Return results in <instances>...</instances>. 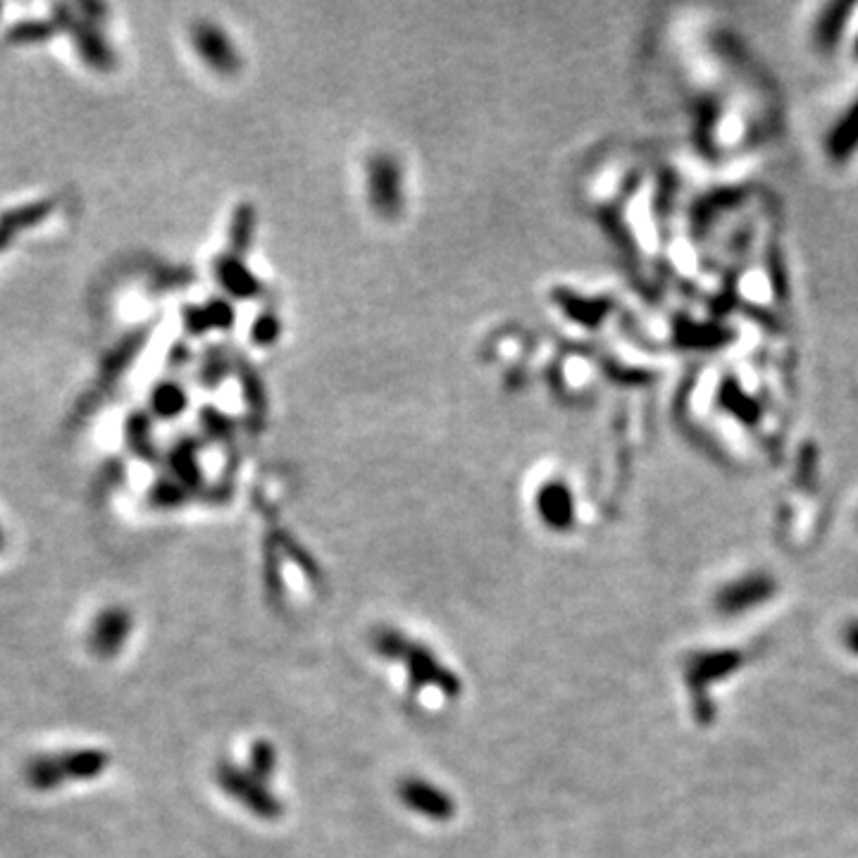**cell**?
<instances>
[{
  "instance_id": "12",
  "label": "cell",
  "mask_w": 858,
  "mask_h": 858,
  "mask_svg": "<svg viewBox=\"0 0 858 858\" xmlns=\"http://www.w3.org/2000/svg\"><path fill=\"white\" fill-rule=\"evenodd\" d=\"M844 642H847L851 654L858 656V623L847 625V632H844Z\"/></svg>"
},
{
  "instance_id": "5",
  "label": "cell",
  "mask_w": 858,
  "mask_h": 858,
  "mask_svg": "<svg viewBox=\"0 0 858 858\" xmlns=\"http://www.w3.org/2000/svg\"><path fill=\"white\" fill-rule=\"evenodd\" d=\"M217 780H220V785L227 794H232V797L239 799L246 808H251L256 816L265 820H275L282 816V804L267 792L263 782L253 780L251 775L241 773V770L225 763V766L217 768Z\"/></svg>"
},
{
  "instance_id": "6",
  "label": "cell",
  "mask_w": 858,
  "mask_h": 858,
  "mask_svg": "<svg viewBox=\"0 0 858 858\" xmlns=\"http://www.w3.org/2000/svg\"><path fill=\"white\" fill-rule=\"evenodd\" d=\"M399 799L406 804L410 811L422 813V816L446 823L456 816V804L444 789L429 785L427 780L420 777H406L399 782Z\"/></svg>"
},
{
  "instance_id": "14",
  "label": "cell",
  "mask_w": 858,
  "mask_h": 858,
  "mask_svg": "<svg viewBox=\"0 0 858 858\" xmlns=\"http://www.w3.org/2000/svg\"><path fill=\"white\" fill-rule=\"evenodd\" d=\"M0 12H3V5H0Z\"/></svg>"
},
{
  "instance_id": "4",
  "label": "cell",
  "mask_w": 858,
  "mask_h": 858,
  "mask_svg": "<svg viewBox=\"0 0 858 858\" xmlns=\"http://www.w3.org/2000/svg\"><path fill=\"white\" fill-rule=\"evenodd\" d=\"M134 618L124 606H108L93 618L89 630V651L101 661H110L122 651L132 634Z\"/></svg>"
},
{
  "instance_id": "11",
  "label": "cell",
  "mask_w": 858,
  "mask_h": 858,
  "mask_svg": "<svg viewBox=\"0 0 858 858\" xmlns=\"http://www.w3.org/2000/svg\"><path fill=\"white\" fill-rule=\"evenodd\" d=\"M277 754L275 746L270 742H256L251 751V777L258 782H265L267 777L275 773Z\"/></svg>"
},
{
  "instance_id": "10",
  "label": "cell",
  "mask_w": 858,
  "mask_h": 858,
  "mask_svg": "<svg viewBox=\"0 0 858 858\" xmlns=\"http://www.w3.org/2000/svg\"><path fill=\"white\" fill-rule=\"evenodd\" d=\"M53 24H48L46 20H24L20 24H15L8 31V41L10 43H20V46H29V43H41L48 41L53 34Z\"/></svg>"
},
{
  "instance_id": "1",
  "label": "cell",
  "mask_w": 858,
  "mask_h": 858,
  "mask_svg": "<svg viewBox=\"0 0 858 858\" xmlns=\"http://www.w3.org/2000/svg\"><path fill=\"white\" fill-rule=\"evenodd\" d=\"M110 768V754L103 749H67L55 754L31 756L24 777L34 792H55L70 782H89Z\"/></svg>"
},
{
  "instance_id": "2",
  "label": "cell",
  "mask_w": 858,
  "mask_h": 858,
  "mask_svg": "<svg viewBox=\"0 0 858 858\" xmlns=\"http://www.w3.org/2000/svg\"><path fill=\"white\" fill-rule=\"evenodd\" d=\"M744 661L746 656L742 651H730V649L701 651V654H694L687 658L685 677L694 696L696 718H699L701 723H708V720L713 718V706H711V699H708V687H711L713 682L723 680V677L735 673Z\"/></svg>"
},
{
  "instance_id": "9",
  "label": "cell",
  "mask_w": 858,
  "mask_h": 858,
  "mask_svg": "<svg viewBox=\"0 0 858 858\" xmlns=\"http://www.w3.org/2000/svg\"><path fill=\"white\" fill-rule=\"evenodd\" d=\"M539 506H542L544 520L549 522L551 527H558V530H563V527L570 525L572 506H570L568 491H563V489H558V487L544 491L542 501H539Z\"/></svg>"
},
{
  "instance_id": "7",
  "label": "cell",
  "mask_w": 858,
  "mask_h": 858,
  "mask_svg": "<svg viewBox=\"0 0 858 858\" xmlns=\"http://www.w3.org/2000/svg\"><path fill=\"white\" fill-rule=\"evenodd\" d=\"M775 594V580L766 572H754V575H746L742 580L727 584L725 589H720L715 606L720 613L725 615H739L749 608L758 606V603H766L770 596Z\"/></svg>"
},
{
  "instance_id": "13",
  "label": "cell",
  "mask_w": 858,
  "mask_h": 858,
  "mask_svg": "<svg viewBox=\"0 0 858 858\" xmlns=\"http://www.w3.org/2000/svg\"><path fill=\"white\" fill-rule=\"evenodd\" d=\"M3 549H5V532H3V525H0V553H3Z\"/></svg>"
},
{
  "instance_id": "8",
  "label": "cell",
  "mask_w": 858,
  "mask_h": 858,
  "mask_svg": "<svg viewBox=\"0 0 858 858\" xmlns=\"http://www.w3.org/2000/svg\"><path fill=\"white\" fill-rule=\"evenodd\" d=\"M51 210L53 205L48 201L27 203V205H20V208L8 210V213L0 217V253H3L22 232H27V229L36 227L39 222L46 220V217L51 215Z\"/></svg>"
},
{
  "instance_id": "3",
  "label": "cell",
  "mask_w": 858,
  "mask_h": 858,
  "mask_svg": "<svg viewBox=\"0 0 858 858\" xmlns=\"http://www.w3.org/2000/svg\"><path fill=\"white\" fill-rule=\"evenodd\" d=\"M394 661H406L408 673H410V685L413 689H422L427 685L437 687L439 692L446 696H458L460 694V680L451 670H446L444 665L437 661V656L432 651L425 649L422 644L410 642L403 637V642L396 651Z\"/></svg>"
}]
</instances>
